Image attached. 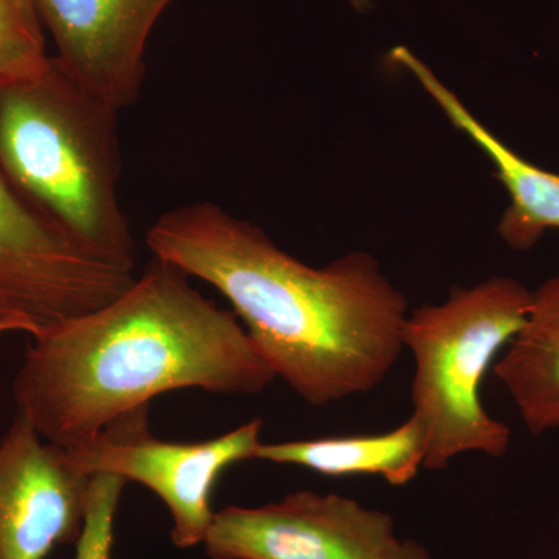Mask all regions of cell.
<instances>
[{"label":"cell","instance_id":"obj_1","mask_svg":"<svg viewBox=\"0 0 559 559\" xmlns=\"http://www.w3.org/2000/svg\"><path fill=\"white\" fill-rule=\"evenodd\" d=\"M145 240L154 259L218 289L275 377L312 406L377 389L404 349L406 297L370 253L311 267L210 202L164 213Z\"/></svg>","mask_w":559,"mask_h":559},{"label":"cell","instance_id":"obj_2","mask_svg":"<svg viewBox=\"0 0 559 559\" xmlns=\"http://www.w3.org/2000/svg\"><path fill=\"white\" fill-rule=\"evenodd\" d=\"M275 378L234 311L154 259L117 299L33 341L13 396L44 440L72 450L162 393L255 395Z\"/></svg>","mask_w":559,"mask_h":559},{"label":"cell","instance_id":"obj_3","mask_svg":"<svg viewBox=\"0 0 559 559\" xmlns=\"http://www.w3.org/2000/svg\"><path fill=\"white\" fill-rule=\"evenodd\" d=\"M117 112L51 58L39 79L0 87V171L73 240L134 267L117 197Z\"/></svg>","mask_w":559,"mask_h":559},{"label":"cell","instance_id":"obj_4","mask_svg":"<svg viewBox=\"0 0 559 559\" xmlns=\"http://www.w3.org/2000/svg\"><path fill=\"white\" fill-rule=\"evenodd\" d=\"M532 290L510 277H491L452 290L441 305L407 314L404 348L415 359L412 406L425 432V469H443L457 455L500 459L511 430L480 401V385L498 353L520 333Z\"/></svg>","mask_w":559,"mask_h":559},{"label":"cell","instance_id":"obj_5","mask_svg":"<svg viewBox=\"0 0 559 559\" xmlns=\"http://www.w3.org/2000/svg\"><path fill=\"white\" fill-rule=\"evenodd\" d=\"M134 280V267L73 240L0 173V342L40 340L117 299Z\"/></svg>","mask_w":559,"mask_h":559},{"label":"cell","instance_id":"obj_6","mask_svg":"<svg viewBox=\"0 0 559 559\" xmlns=\"http://www.w3.org/2000/svg\"><path fill=\"white\" fill-rule=\"evenodd\" d=\"M148 406L121 415L91 440L68 450L73 465L84 473L114 474L138 481L165 503L173 521L171 540L179 549L204 544L216 511L212 499L224 471L255 460L263 421L200 443L156 439L150 432Z\"/></svg>","mask_w":559,"mask_h":559},{"label":"cell","instance_id":"obj_7","mask_svg":"<svg viewBox=\"0 0 559 559\" xmlns=\"http://www.w3.org/2000/svg\"><path fill=\"white\" fill-rule=\"evenodd\" d=\"M400 544L388 513L297 491L257 509L216 511L202 546L210 559H389Z\"/></svg>","mask_w":559,"mask_h":559},{"label":"cell","instance_id":"obj_8","mask_svg":"<svg viewBox=\"0 0 559 559\" xmlns=\"http://www.w3.org/2000/svg\"><path fill=\"white\" fill-rule=\"evenodd\" d=\"M91 488L92 476L68 450L16 412L0 440V559H46L55 547L76 544Z\"/></svg>","mask_w":559,"mask_h":559},{"label":"cell","instance_id":"obj_9","mask_svg":"<svg viewBox=\"0 0 559 559\" xmlns=\"http://www.w3.org/2000/svg\"><path fill=\"white\" fill-rule=\"evenodd\" d=\"M176 0H35L58 64L120 110L139 100L151 32Z\"/></svg>","mask_w":559,"mask_h":559},{"label":"cell","instance_id":"obj_10","mask_svg":"<svg viewBox=\"0 0 559 559\" xmlns=\"http://www.w3.org/2000/svg\"><path fill=\"white\" fill-rule=\"evenodd\" d=\"M390 60L409 72L451 123L465 132L495 165L496 178L510 198L498 226L503 242L510 249L525 252L535 248L547 230H559L558 173L532 164L496 138L414 51L395 47L390 51Z\"/></svg>","mask_w":559,"mask_h":559},{"label":"cell","instance_id":"obj_11","mask_svg":"<svg viewBox=\"0 0 559 559\" xmlns=\"http://www.w3.org/2000/svg\"><path fill=\"white\" fill-rule=\"evenodd\" d=\"M492 373L533 436L559 428V274L533 290L527 319Z\"/></svg>","mask_w":559,"mask_h":559},{"label":"cell","instance_id":"obj_12","mask_svg":"<svg viewBox=\"0 0 559 559\" xmlns=\"http://www.w3.org/2000/svg\"><path fill=\"white\" fill-rule=\"evenodd\" d=\"M426 440L414 417L400 428L367 436L261 443L255 460L301 466L326 477L378 476L403 487L425 468Z\"/></svg>","mask_w":559,"mask_h":559},{"label":"cell","instance_id":"obj_13","mask_svg":"<svg viewBox=\"0 0 559 559\" xmlns=\"http://www.w3.org/2000/svg\"><path fill=\"white\" fill-rule=\"evenodd\" d=\"M35 0H0V87L39 79L50 68Z\"/></svg>","mask_w":559,"mask_h":559},{"label":"cell","instance_id":"obj_14","mask_svg":"<svg viewBox=\"0 0 559 559\" xmlns=\"http://www.w3.org/2000/svg\"><path fill=\"white\" fill-rule=\"evenodd\" d=\"M127 484L114 474L92 476L90 507L75 544V559H112L117 510Z\"/></svg>","mask_w":559,"mask_h":559},{"label":"cell","instance_id":"obj_15","mask_svg":"<svg viewBox=\"0 0 559 559\" xmlns=\"http://www.w3.org/2000/svg\"><path fill=\"white\" fill-rule=\"evenodd\" d=\"M389 559H429V554L414 540H401L399 550Z\"/></svg>","mask_w":559,"mask_h":559}]
</instances>
